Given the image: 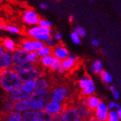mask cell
I'll list each match as a JSON object with an SVG mask.
<instances>
[{"mask_svg":"<svg viewBox=\"0 0 121 121\" xmlns=\"http://www.w3.org/2000/svg\"><path fill=\"white\" fill-rule=\"evenodd\" d=\"M21 81L18 72L12 68L2 69L0 72V87L6 94H10L19 89L22 86Z\"/></svg>","mask_w":121,"mask_h":121,"instance_id":"1","label":"cell"},{"mask_svg":"<svg viewBox=\"0 0 121 121\" xmlns=\"http://www.w3.org/2000/svg\"><path fill=\"white\" fill-rule=\"evenodd\" d=\"M19 76L22 82L27 81H35L44 75V72L39 65H34L33 67L19 72Z\"/></svg>","mask_w":121,"mask_h":121,"instance_id":"2","label":"cell"},{"mask_svg":"<svg viewBox=\"0 0 121 121\" xmlns=\"http://www.w3.org/2000/svg\"><path fill=\"white\" fill-rule=\"evenodd\" d=\"M50 100L58 103H64L69 98V89L64 86H58L51 89Z\"/></svg>","mask_w":121,"mask_h":121,"instance_id":"3","label":"cell"},{"mask_svg":"<svg viewBox=\"0 0 121 121\" xmlns=\"http://www.w3.org/2000/svg\"><path fill=\"white\" fill-rule=\"evenodd\" d=\"M66 108L62 114L60 121H81L79 114H78L72 103L65 102Z\"/></svg>","mask_w":121,"mask_h":121,"instance_id":"4","label":"cell"},{"mask_svg":"<svg viewBox=\"0 0 121 121\" xmlns=\"http://www.w3.org/2000/svg\"><path fill=\"white\" fill-rule=\"evenodd\" d=\"M22 19L24 23H25L28 26L38 25L41 18L37 14V13L31 9H28L24 11L22 16Z\"/></svg>","mask_w":121,"mask_h":121,"instance_id":"5","label":"cell"},{"mask_svg":"<svg viewBox=\"0 0 121 121\" xmlns=\"http://www.w3.org/2000/svg\"><path fill=\"white\" fill-rule=\"evenodd\" d=\"M66 108V105L64 103H58L50 100L47 102L44 106V109L52 114H63Z\"/></svg>","mask_w":121,"mask_h":121,"instance_id":"6","label":"cell"},{"mask_svg":"<svg viewBox=\"0 0 121 121\" xmlns=\"http://www.w3.org/2000/svg\"><path fill=\"white\" fill-rule=\"evenodd\" d=\"M52 30L51 27H44L40 25L31 26L28 28L26 31L27 36L30 39H35L36 36H38L42 33H51Z\"/></svg>","mask_w":121,"mask_h":121,"instance_id":"7","label":"cell"},{"mask_svg":"<svg viewBox=\"0 0 121 121\" xmlns=\"http://www.w3.org/2000/svg\"><path fill=\"white\" fill-rule=\"evenodd\" d=\"M108 106L105 103L100 101L94 110V117L100 121H106L108 113Z\"/></svg>","mask_w":121,"mask_h":121,"instance_id":"8","label":"cell"},{"mask_svg":"<svg viewBox=\"0 0 121 121\" xmlns=\"http://www.w3.org/2000/svg\"><path fill=\"white\" fill-rule=\"evenodd\" d=\"M51 92L50 90H34L33 92L30 93L29 97L30 100H44L45 103L50 100Z\"/></svg>","mask_w":121,"mask_h":121,"instance_id":"9","label":"cell"},{"mask_svg":"<svg viewBox=\"0 0 121 121\" xmlns=\"http://www.w3.org/2000/svg\"><path fill=\"white\" fill-rule=\"evenodd\" d=\"M52 55L54 57H56L60 60H64L67 58L69 55V51L64 44H57L55 47H52Z\"/></svg>","mask_w":121,"mask_h":121,"instance_id":"10","label":"cell"},{"mask_svg":"<svg viewBox=\"0 0 121 121\" xmlns=\"http://www.w3.org/2000/svg\"><path fill=\"white\" fill-rule=\"evenodd\" d=\"M13 64V54L10 52L5 51L0 57V69H4L11 68Z\"/></svg>","mask_w":121,"mask_h":121,"instance_id":"11","label":"cell"},{"mask_svg":"<svg viewBox=\"0 0 121 121\" xmlns=\"http://www.w3.org/2000/svg\"><path fill=\"white\" fill-rule=\"evenodd\" d=\"M81 101L83 102V104H85L89 109L92 111H94L95 109V108L98 106L99 103L100 102V99L95 95H89L87 97H84L81 99Z\"/></svg>","mask_w":121,"mask_h":121,"instance_id":"12","label":"cell"},{"mask_svg":"<svg viewBox=\"0 0 121 121\" xmlns=\"http://www.w3.org/2000/svg\"><path fill=\"white\" fill-rule=\"evenodd\" d=\"M30 95V93L26 92L25 90H24L22 88H19V89H17L14 92H11L10 94H8V98L13 101H16L19 100H22V99H26L28 98Z\"/></svg>","mask_w":121,"mask_h":121,"instance_id":"13","label":"cell"},{"mask_svg":"<svg viewBox=\"0 0 121 121\" xmlns=\"http://www.w3.org/2000/svg\"><path fill=\"white\" fill-rule=\"evenodd\" d=\"M13 54V63H19L27 60V52L24 50L20 47H18L16 49L12 52Z\"/></svg>","mask_w":121,"mask_h":121,"instance_id":"14","label":"cell"},{"mask_svg":"<svg viewBox=\"0 0 121 121\" xmlns=\"http://www.w3.org/2000/svg\"><path fill=\"white\" fill-rule=\"evenodd\" d=\"M30 101L29 98L14 101V110L19 112H25L30 109Z\"/></svg>","mask_w":121,"mask_h":121,"instance_id":"15","label":"cell"},{"mask_svg":"<svg viewBox=\"0 0 121 121\" xmlns=\"http://www.w3.org/2000/svg\"><path fill=\"white\" fill-rule=\"evenodd\" d=\"M36 86L35 90H41V91H45V90H50L51 85L50 81L47 80V78L45 77L41 76V78L35 80Z\"/></svg>","mask_w":121,"mask_h":121,"instance_id":"16","label":"cell"},{"mask_svg":"<svg viewBox=\"0 0 121 121\" xmlns=\"http://www.w3.org/2000/svg\"><path fill=\"white\" fill-rule=\"evenodd\" d=\"M0 41H1L2 46L4 47L6 51L13 52L18 47L16 42L10 38H4L0 40Z\"/></svg>","mask_w":121,"mask_h":121,"instance_id":"17","label":"cell"},{"mask_svg":"<svg viewBox=\"0 0 121 121\" xmlns=\"http://www.w3.org/2000/svg\"><path fill=\"white\" fill-rule=\"evenodd\" d=\"M33 66H34L33 64L28 61L27 60L25 61H22V62H19V63H13L11 68L19 73V72H20L23 70H25V69L33 67Z\"/></svg>","mask_w":121,"mask_h":121,"instance_id":"18","label":"cell"},{"mask_svg":"<svg viewBox=\"0 0 121 121\" xmlns=\"http://www.w3.org/2000/svg\"><path fill=\"white\" fill-rule=\"evenodd\" d=\"M2 110L3 112L5 113H9L12 111L14 110V101L11 100L8 96L4 98V99L2 100Z\"/></svg>","mask_w":121,"mask_h":121,"instance_id":"19","label":"cell"},{"mask_svg":"<svg viewBox=\"0 0 121 121\" xmlns=\"http://www.w3.org/2000/svg\"><path fill=\"white\" fill-rule=\"evenodd\" d=\"M94 84L95 83H94L93 80L89 76H87V75L83 76L78 80V86H79V87L81 89L89 87V86H94Z\"/></svg>","mask_w":121,"mask_h":121,"instance_id":"20","label":"cell"},{"mask_svg":"<svg viewBox=\"0 0 121 121\" xmlns=\"http://www.w3.org/2000/svg\"><path fill=\"white\" fill-rule=\"evenodd\" d=\"M38 119V112L33 110H27L22 114V121H36Z\"/></svg>","mask_w":121,"mask_h":121,"instance_id":"21","label":"cell"},{"mask_svg":"<svg viewBox=\"0 0 121 121\" xmlns=\"http://www.w3.org/2000/svg\"><path fill=\"white\" fill-rule=\"evenodd\" d=\"M19 47L27 52H30L34 51L33 44V39L27 38V39H22L20 42Z\"/></svg>","mask_w":121,"mask_h":121,"instance_id":"22","label":"cell"},{"mask_svg":"<svg viewBox=\"0 0 121 121\" xmlns=\"http://www.w3.org/2000/svg\"><path fill=\"white\" fill-rule=\"evenodd\" d=\"M30 109L36 112L44 108V106L46 104L44 100H30Z\"/></svg>","mask_w":121,"mask_h":121,"instance_id":"23","label":"cell"},{"mask_svg":"<svg viewBox=\"0 0 121 121\" xmlns=\"http://www.w3.org/2000/svg\"><path fill=\"white\" fill-rule=\"evenodd\" d=\"M76 66V61H74L68 58H66L61 60V68L64 70V72L70 71L75 67Z\"/></svg>","mask_w":121,"mask_h":121,"instance_id":"24","label":"cell"},{"mask_svg":"<svg viewBox=\"0 0 121 121\" xmlns=\"http://www.w3.org/2000/svg\"><path fill=\"white\" fill-rule=\"evenodd\" d=\"M35 86H36L35 81H27L22 82L21 88H22L24 90H25L26 92L31 93L35 89Z\"/></svg>","mask_w":121,"mask_h":121,"instance_id":"25","label":"cell"},{"mask_svg":"<svg viewBox=\"0 0 121 121\" xmlns=\"http://www.w3.org/2000/svg\"><path fill=\"white\" fill-rule=\"evenodd\" d=\"M27 59L28 61L31 62L34 65H39L40 60V56H39L37 51H33L30 52H27Z\"/></svg>","mask_w":121,"mask_h":121,"instance_id":"26","label":"cell"},{"mask_svg":"<svg viewBox=\"0 0 121 121\" xmlns=\"http://www.w3.org/2000/svg\"><path fill=\"white\" fill-rule=\"evenodd\" d=\"M53 56L52 55H48V56H45L43 57L40 58V60H39V64L40 66L42 68H49V66L52 62Z\"/></svg>","mask_w":121,"mask_h":121,"instance_id":"27","label":"cell"},{"mask_svg":"<svg viewBox=\"0 0 121 121\" xmlns=\"http://www.w3.org/2000/svg\"><path fill=\"white\" fill-rule=\"evenodd\" d=\"M91 69H92V72L96 75H100L103 69V63L100 60H95L92 64L91 66Z\"/></svg>","mask_w":121,"mask_h":121,"instance_id":"28","label":"cell"},{"mask_svg":"<svg viewBox=\"0 0 121 121\" xmlns=\"http://www.w3.org/2000/svg\"><path fill=\"white\" fill-rule=\"evenodd\" d=\"M38 112V119L41 120L42 121H51L53 117V114L47 112L44 108L37 111Z\"/></svg>","mask_w":121,"mask_h":121,"instance_id":"29","label":"cell"},{"mask_svg":"<svg viewBox=\"0 0 121 121\" xmlns=\"http://www.w3.org/2000/svg\"><path fill=\"white\" fill-rule=\"evenodd\" d=\"M22 114L17 111H12L7 115V121H22Z\"/></svg>","mask_w":121,"mask_h":121,"instance_id":"30","label":"cell"},{"mask_svg":"<svg viewBox=\"0 0 121 121\" xmlns=\"http://www.w3.org/2000/svg\"><path fill=\"white\" fill-rule=\"evenodd\" d=\"M61 67V60L58 59L56 57L52 58V62L49 66V69L51 71H56V72H58V70Z\"/></svg>","mask_w":121,"mask_h":121,"instance_id":"31","label":"cell"},{"mask_svg":"<svg viewBox=\"0 0 121 121\" xmlns=\"http://www.w3.org/2000/svg\"><path fill=\"white\" fill-rule=\"evenodd\" d=\"M37 52H38L39 56L41 58V57H43V56H45L51 55L52 52V48L48 47V46H47L45 44L44 46L42 47L40 50H39Z\"/></svg>","mask_w":121,"mask_h":121,"instance_id":"32","label":"cell"},{"mask_svg":"<svg viewBox=\"0 0 121 121\" xmlns=\"http://www.w3.org/2000/svg\"><path fill=\"white\" fill-rule=\"evenodd\" d=\"M100 75L102 81L104 82H105L106 83H110L112 82V81H113L112 76L110 75V73H108V72L103 70Z\"/></svg>","mask_w":121,"mask_h":121,"instance_id":"33","label":"cell"},{"mask_svg":"<svg viewBox=\"0 0 121 121\" xmlns=\"http://www.w3.org/2000/svg\"><path fill=\"white\" fill-rule=\"evenodd\" d=\"M95 92V86H89V87L81 89V95L83 97H87V96L93 95Z\"/></svg>","mask_w":121,"mask_h":121,"instance_id":"34","label":"cell"},{"mask_svg":"<svg viewBox=\"0 0 121 121\" xmlns=\"http://www.w3.org/2000/svg\"><path fill=\"white\" fill-rule=\"evenodd\" d=\"M5 30H6V31L9 32V33H13V34H19V33H21L20 28L15 26V25H6Z\"/></svg>","mask_w":121,"mask_h":121,"instance_id":"35","label":"cell"},{"mask_svg":"<svg viewBox=\"0 0 121 121\" xmlns=\"http://www.w3.org/2000/svg\"><path fill=\"white\" fill-rule=\"evenodd\" d=\"M70 39L72 41L74 44H81V37L78 35L77 33H75V31H72L70 34Z\"/></svg>","mask_w":121,"mask_h":121,"instance_id":"36","label":"cell"},{"mask_svg":"<svg viewBox=\"0 0 121 121\" xmlns=\"http://www.w3.org/2000/svg\"><path fill=\"white\" fill-rule=\"evenodd\" d=\"M33 50L34 51H38L40 50L41 48L45 45V43L43 41H41L37 39H33Z\"/></svg>","mask_w":121,"mask_h":121,"instance_id":"37","label":"cell"},{"mask_svg":"<svg viewBox=\"0 0 121 121\" xmlns=\"http://www.w3.org/2000/svg\"><path fill=\"white\" fill-rule=\"evenodd\" d=\"M120 120L117 117V114L116 112L111 111L108 113V117L106 121H120Z\"/></svg>","mask_w":121,"mask_h":121,"instance_id":"38","label":"cell"},{"mask_svg":"<svg viewBox=\"0 0 121 121\" xmlns=\"http://www.w3.org/2000/svg\"><path fill=\"white\" fill-rule=\"evenodd\" d=\"M51 37H52L51 33H42V34L39 35L38 36H36V38L34 39L39 40V41H43V42H44V43H45V42H46L48 39H50Z\"/></svg>","mask_w":121,"mask_h":121,"instance_id":"39","label":"cell"},{"mask_svg":"<svg viewBox=\"0 0 121 121\" xmlns=\"http://www.w3.org/2000/svg\"><path fill=\"white\" fill-rule=\"evenodd\" d=\"M73 31H75V33H77L78 35H79L81 37H85L86 35V30L84 29L83 27H80V26H77L75 27H74L73 29Z\"/></svg>","mask_w":121,"mask_h":121,"instance_id":"40","label":"cell"},{"mask_svg":"<svg viewBox=\"0 0 121 121\" xmlns=\"http://www.w3.org/2000/svg\"><path fill=\"white\" fill-rule=\"evenodd\" d=\"M39 25L44 27H52V23L51 22L48 21L47 19H41L39 23Z\"/></svg>","mask_w":121,"mask_h":121,"instance_id":"41","label":"cell"},{"mask_svg":"<svg viewBox=\"0 0 121 121\" xmlns=\"http://www.w3.org/2000/svg\"><path fill=\"white\" fill-rule=\"evenodd\" d=\"M109 89H110V91L112 92V95L114 96V99L118 100L119 99V97H120V94H119V92L117 90V89L114 87V86H111L109 87Z\"/></svg>","mask_w":121,"mask_h":121,"instance_id":"42","label":"cell"},{"mask_svg":"<svg viewBox=\"0 0 121 121\" xmlns=\"http://www.w3.org/2000/svg\"><path fill=\"white\" fill-rule=\"evenodd\" d=\"M45 44L47 45V46H48V47H51V48H52V47H55L56 44H57V43H56V41L52 37H51L50 39H48L46 42H45Z\"/></svg>","mask_w":121,"mask_h":121,"instance_id":"43","label":"cell"},{"mask_svg":"<svg viewBox=\"0 0 121 121\" xmlns=\"http://www.w3.org/2000/svg\"><path fill=\"white\" fill-rule=\"evenodd\" d=\"M52 37L55 39L56 41H60L63 39V34L61 33H60V32H56V33H54L53 36H52Z\"/></svg>","mask_w":121,"mask_h":121,"instance_id":"44","label":"cell"},{"mask_svg":"<svg viewBox=\"0 0 121 121\" xmlns=\"http://www.w3.org/2000/svg\"><path fill=\"white\" fill-rule=\"evenodd\" d=\"M39 6H40V8H41L42 10H47V9H49V8H50V6L48 5L47 3H45V2H42V3H41Z\"/></svg>","mask_w":121,"mask_h":121,"instance_id":"45","label":"cell"},{"mask_svg":"<svg viewBox=\"0 0 121 121\" xmlns=\"http://www.w3.org/2000/svg\"><path fill=\"white\" fill-rule=\"evenodd\" d=\"M67 58H69V59H71V60H74V61H76V62L78 61V60L77 56H75L74 55H72V54H69V53Z\"/></svg>","mask_w":121,"mask_h":121,"instance_id":"46","label":"cell"},{"mask_svg":"<svg viewBox=\"0 0 121 121\" xmlns=\"http://www.w3.org/2000/svg\"><path fill=\"white\" fill-rule=\"evenodd\" d=\"M91 44L94 47H98L99 46V41L97 39H92L91 41Z\"/></svg>","mask_w":121,"mask_h":121,"instance_id":"47","label":"cell"},{"mask_svg":"<svg viewBox=\"0 0 121 121\" xmlns=\"http://www.w3.org/2000/svg\"><path fill=\"white\" fill-rule=\"evenodd\" d=\"M6 25H7V24H5L3 22L0 21V30H5Z\"/></svg>","mask_w":121,"mask_h":121,"instance_id":"48","label":"cell"},{"mask_svg":"<svg viewBox=\"0 0 121 121\" xmlns=\"http://www.w3.org/2000/svg\"><path fill=\"white\" fill-rule=\"evenodd\" d=\"M5 49L4 48V47L2 46V43H1V41H0V57H1L2 56V54L5 52Z\"/></svg>","mask_w":121,"mask_h":121,"instance_id":"49","label":"cell"},{"mask_svg":"<svg viewBox=\"0 0 121 121\" xmlns=\"http://www.w3.org/2000/svg\"><path fill=\"white\" fill-rule=\"evenodd\" d=\"M115 104L114 102H110L108 106V108H110V109H113V108H115Z\"/></svg>","mask_w":121,"mask_h":121,"instance_id":"50","label":"cell"},{"mask_svg":"<svg viewBox=\"0 0 121 121\" xmlns=\"http://www.w3.org/2000/svg\"><path fill=\"white\" fill-rule=\"evenodd\" d=\"M81 121H100L99 120H98L97 118H95V117H92L89 119H87V120H81Z\"/></svg>","mask_w":121,"mask_h":121,"instance_id":"51","label":"cell"},{"mask_svg":"<svg viewBox=\"0 0 121 121\" xmlns=\"http://www.w3.org/2000/svg\"><path fill=\"white\" fill-rule=\"evenodd\" d=\"M117 117H119V119H120V120H121V108H117Z\"/></svg>","mask_w":121,"mask_h":121,"instance_id":"52","label":"cell"},{"mask_svg":"<svg viewBox=\"0 0 121 121\" xmlns=\"http://www.w3.org/2000/svg\"><path fill=\"white\" fill-rule=\"evenodd\" d=\"M74 19H75L74 16H73V15H71V16H69V21L70 22H72L74 21Z\"/></svg>","mask_w":121,"mask_h":121,"instance_id":"53","label":"cell"},{"mask_svg":"<svg viewBox=\"0 0 121 121\" xmlns=\"http://www.w3.org/2000/svg\"><path fill=\"white\" fill-rule=\"evenodd\" d=\"M115 108H120V105L118 104H115Z\"/></svg>","mask_w":121,"mask_h":121,"instance_id":"54","label":"cell"},{"mask_svg":"<svg viewBox=\"0 0 121 121\" xmlns=\"http://www.w3.org/2000/svg\"><path fill=\"white\" fill-rule=\"evenodd\" d=\"M103 53H104V55H106V54H107V50H103Z\"/></svg>","mask_w":121,"mask_h":121,"instance_id":"55","label":"cell"},{"mask_svg":"<svg viewBox=\"0 0 121 121\" xmlns=\"http://www.w3.org/2000/svg\"><path fill=\"white\" fill-rule=\"evenodd\" d=\"M88 1H89V3H93L94 2V0H88Z\"/></svg>","mask_w":121,"mask_h":121,"instance_id":"56","label":"cell"},{"mask_svg":"<svg viewBox=\"0 0 121 121\" xmlns=\"http://www.w3.org/2000/svg\"><path fill=\"white\" fill-rule=\"evenodd\" d=\"M4 1V0H0V3H1V2H2Z\"/></svg>","mask_w":121,"mask_h":121,"instance_id":"57","label":"cell"},{"mask_svg":"<svg viewBox=\"0 0 121 121\" xmlns=\"http://www.w3.org/2000/svg\"><path fill=\"white\" fill-rule=\"evenodd\" d=\"M1 70H2V69H0V72H1Z\"/></svg>","mask_w":121,"mask_h":121,"instance_id":"58","label":"cell"}]
</instances>
